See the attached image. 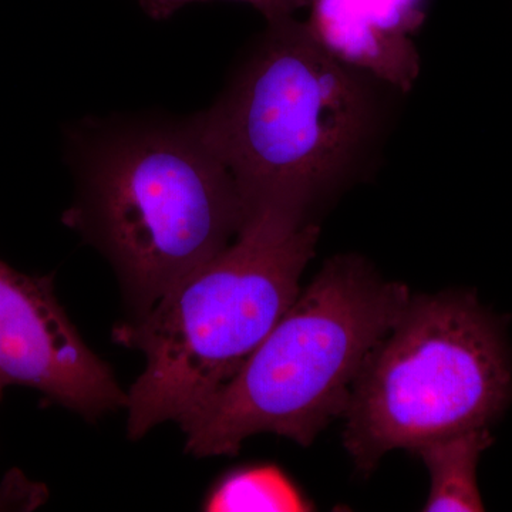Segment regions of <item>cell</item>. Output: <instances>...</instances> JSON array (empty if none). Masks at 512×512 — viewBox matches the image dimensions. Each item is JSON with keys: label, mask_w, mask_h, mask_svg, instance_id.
I'll list each match as a JSON object with an SVG mask.
<instances>
[{"label": "cell", "mask_w": 512, "mask_h": 512, "mask_svg": "<svg viewBox=\"0 0 512 512\" xmlns=\"http://www.w3.org/2000/svg\"><path fill=\"white\" fill-rule=\"evenodd\" d=\"M69 161L76 197L63 222L109 259L134 318L244 224L234 178L195 116L84 121L70 133Z\"/></svg>", "instance_id": "1"}, {"label": "cell", "mask_w": 512, "mask_h": 512, "mask_svg": "<svg viewBox=\"0 0 512 512\" xmlns=\"http://www.w3.org/2000/svg\"><path fill=\"white\" fill-rule=\"evenodd\" d=\"M387 89L330 55L292 16L266 23L195 119L234 178L245 217L278 208L313 218L375 151Z\"/></svg>", "instance_id": "2"}, {"label": "cell", "mask_w": 512, "mask_h": 512, "mask_svg": "<svg viewBox=\"0 0 512 512\" xmlns=\"http://www.w3.org/2000/svg\"><path fill=\"white\" fill-rule=\"evenodd\" d=\"M319 235L315 218L251 212L224 251L114 328L117 343L146 357L127 392L128 439L180 424L234 377L298 298Z\"/></svg>", "instance_id": "3"}, {"label": "cell", "mask_w": 512, "mask_h": 512, "mask_svg": "<svg viewBox=\"0 0 512 512\" xmlns=\"http://www.w3.org/2000/svg\"><path fill=\"white\" fill-rule=\"evenodd\" d=\"M410 298L360 256L329 259L234 377L181 421L185 451L235 456L261 433L311 446L343 417L366 357Z\"/></svg>", "instance_id": "4"}, {"label": "cell", "mask_w": 512, "mask_h": 512, "mask_svg": "<svg viewBox=\"0 0 512 512\" xmlns=\"http://www.w3.org/2000/svg\"><path fill=\"white\" fill-rule=\"evenodd\" d=\"M511 402L501 320L474 293L414 296L353 382L343 444L369 474L389 451L490 427Z\"/></svg>", "instance_id": "5"}, {"label": "cell", "mask_w": 512, "mask_h": 512, "mask_svg": "<svg viewBox=\"0 0 512 512\" xmlns=\"http://www.w3.org/2000/svg\"><path fill=\"white\" fill-rule=\"evenodd\" d=\"M0 380L42 394L87 420L126 409L127 392L84 342L57 299L52 276L0 259Z\"/></svg>", "instance_id": "6"}, {"label": "cell", "mask_w": 512, "mask_h": 512, "mask_svg": "<svg viewBox=\"0 0 512 512\" xmlns=\"http://www.w3.org/2000/svg\"><path fill=\"white\" fill-rule=\"evenodd\" d=\"M308 9L306 26L330 55L397 92L412 90L426 0H311Z\"/></svg>", "instance_id": "7"}, {"label": "cell", "mask_w": 512, "mask_h": 512, "mask_svg": "<svg viewBox=\"0 0 512 512\" xmlns=\"http://www.w3.org/2000/svg\"><path fill=\"white\" fill-rule=\"evenodd\" d=\"M488 427L460 431L429 441L414 451L430 476L424 511H484L477 484L481 454L493 444Z\"/></svg>", "instance_id": "8"}, {"label": "cell", "mask_w": 512, "mask_h": 512, "mask_svg": "<svg viewBox=\"0 0 512 512\" xmlns=\"http://www.w3.org/2000/svg\"><path fill=\"white\" fill-rule=\"evenodd\" d=\"M205 511H311L312 503L288 474L275 464L235 468L211 488Z\"/></svg>", "instance_id": "9"}, {"label": "cell", "mask_w": 512, "mask_h": 512, "mask_svg": "<svg viewBox=\"0 0 512 512\" xmlns=\"http://www.w3.org/2000/svg\"><path fill=\"white\" fill-rule=\"evenodd\" d=\"M197 2H212V0H140L141 6L156 19L170 18L174 12L184 8L185 5ZM254 6L266 23L278 22V20L292 18L296 12L308 9L311 0H235Z\"/></svg>", "instance_id": "10"}, {"label": "cell", "mask_w": 512, "mask_h": 512, "mask_svg": "<svg viewBox=\"0 0 512 512\" xmlns=\"http://www.w3.org/2000/svg\"><path fill=\"white\" fill-rule=\"evenodd\" d=\"M45 485L32 483L20 471H10L0 484V511H30L45 503Z\"/></svg>", "instance_id": "11"}, {"label": "cell", "mask_w": 512, "mask_h": 512, "mask_svg": "<svg viewBox=\"0 0 512 512\" xmlns=\"http://www.w3.org/2000/svg\"><path fill=\"white\" fill-rule=\"evenodd\" d=\"M6 386L2 383V380H0V400H2L3 392H5Z\"/></svg>", "instance_id": "12"}]
</instances>
